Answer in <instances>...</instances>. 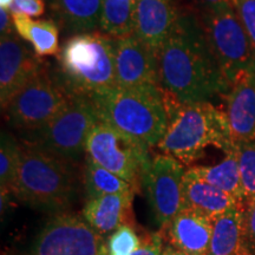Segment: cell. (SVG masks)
I'll use <instances>...</instances> for the list:
<instances>
[{
    "instance_id": "obj_30",
    "label": "cell",
    "mask_w": 255,
    "mask_h": 255,
    "mask_svg": "<svg viewBox=\"0 0 255 255\" xmlns=\"http://www.w3.org/2000/svg\"><path fill=\"white\" fill-rule=\"evenodd\" d=\"M163 253V240L161 234L154 233L142 240L141 246L131 255H162Z\"/></svg>"
},
{
    "instance_id": "obj_36",
    "label": "cell",
    "mask_w": 255,
    "mask_h": 255,
    "mask_svg": "<svg viewBox=\"0 0 255 255\" xmlns=\"http://www.w3.org/2000/svg\"><path fill=\"white\" fill-rule=\"evenodd\" d=\"M241 255H253V254H252L251 251H248V252H246V253H244V254H241Z\"/></svg>"
},
{
    "instance_id": "obj_19",
    "label": "cell",
    "mask_w": 255,
    "mask_h": 255,
    "mask_svg": "<svg viewBox=\"0 0 255 255\" xmlns=\"http://www.w3.org/2000/svg\"><path fill=\"white\" fill-rule=\"evenodd\" d=\"M133 193L111 194L87 201L82 215L96 233L107 237L126 221L131 208Z\"/></svg>"
},
{
    "instance_id": "obj_6",
    "label": "cell",
    "mask_w": 255,
    "mask_h": 255,
    "mask_svg": "<svg viewBox=\"0 0 255 255\" xmlns=\"http://www.w3.org/2000/svg\"><path fill=\"white\" fill-rule=\"evenodd\" d=\"M195 9L231 90L242 75L255 70V46L242 26L232 1Z\"/></svg>"
},
{
    "instance_id": "obj_34",
    "label": "cell",
    "mask_w": 255,
    "mask_h": 255,
    "mask_svg": "<svg viewBox=\"0 0 255 255\" xmlns=\"http://www.w3.org/2000/svg\"><path fill=\"white\" fill-rule=\"evenodd\" d=\"M162 255H190V254H188L183 251L177 250V248L173 247L171 245H168V246L163 250V253H162Z\"/></svg>"
},
{
    "instance_id": "obj_25",
    "label": "cell",
    "mask_w": 255,
    "mask_h": 255,
    "mask_svg": "<svg viewBox=\"0 0 255 255\" xmlns=\"http://www.w3.org/2000/svg\"><path fill=\"white\" fill-rule=\"evenodd\" d=\"M20 165V144L7 131L1 132L0 141V189L1 197L13 193Z\"/></svg>"
},
{
    "instance_id": "obj_4",
    "label": "cell",
    "mask_w": 255,
    "mask_h": 255,
    "mask_svg": "<svg viewBox=\"0 0 255 255\" xmlns=\"http://www.w3.org/2000/svg\"><path fill=\"white\" fill-rule=\"evenodd\" d=\"M57 60L55 73L69 95L90 96L117 87L114 38L102 32L69 38Z\"/></svg>"
},
{
    "instance_id": "obj_1",
    "label": "cell",
    "mask_w": 255,
    "mask_h": 255,
    "mask_svg": "<svg viewBox=\"0 0 255 255\" xmlns=\"http://www.w3.org/2000/svg\"><path fill=\"white\" fill-rule=\"evenodd\" d=\"M161 89L182 103L226 96L228 84L196 9L181 11L158 56Z\"/></svg>"
},
{
    "instance_id": "obj_2",
    "label": "cell",
    "mask_w": 255,
    "mask_h": 255,
    "mask_svg": "<svg viewBox=\"0 0 255 255\" xmlns=\"http://www.w3.org/2000/svg\"><path fill=\"white\" fill-rule=\"evenodd\" d=\"M162 92L168 126L157 148L163 154L188 165L202 157L209 146L225 154L234 149L225 111L210 102L182 103L163 90Z\"/></svg>"
},
{
    "instance_id": "obj_27",
    "label": "cell",
    "mask_w": 255,
    "mask_h": 255,
    "mask_svg": "<svg viewBox=\"0 0 255 255\" xmlns=\"http://www.w3.org/2000/svg\"><path fill=\"white\" fill-rule=\"evenodd\" d=\"M141 242L135 229L123 223L107 239L108 255H131L141 246Z\"/></svg>"
},
{
    "instance_id": "obj_13",
    "label": "cell",
    "mask_w": 255,
    "mask_h": 255,
    "mask_svg": "<svg viewBox=\"0 0 255 255\" xmlns=\"http://www.w3.org/2000/svg\"><path fill=\"white\" fill-rule=\"evenodd\" d=\"M23 40L17 32L0 38V103L2 111L44 66L40 57Z\"/></svg>"
},
{
    "instance_id": "obj_21",
    "label": "cell",
    "mask_w": 255,
    "mask_h": 255,
    "mask_svg": "<svg viewBox=\"0 0 255 255\" xmlns=\"http://www.w3.org/2000/svg\"><path fill=\"white\" fill-rule=\"evenodd\" d=\"M188 169L201 180L219 188L220 190L229 194L239 202L246 206L235 146L233 150L225 154V158L219 164L193 165Z\"/></svg>"
},
{
    "instance_id": "obj_24",
    "label": "cell",
    "mask_w": 255,
    "mask_h": 255,
    "mask_svg": "<svg viewBox=\"0 0 255 255\" xmlns=\"http://www.w3.org/2000/svg\"><path fill=\"white\" fill-rule=\"evenodd\" d=\"M84 184L88 200L111 194L133 193V187L129 182L89 157L85 158Z\"/></svg>"
},
{
    "instance_id": "obj_32",
    "label": "cell",
    "mask_w": 255,
    "mask_h": 255,
    "mask_svg": "<svg viewBox=\"0 0 255 255\" xmlns=\"http://www.w3.org/2000/svg\"><path fill=\"white\" fill-rule=\"evenodd\" d=\"M15 33L13 15L9 9L0 8V36L5 37Z\"/></svg>"
},
{
    "instance_id": "obj_17",
    "label": "cell",
    "mask_w": 255,
    "mask_h": 255,
    "mask_svg": "<svg viewBox=\"0 0 255 255\" xmlns=\"http://www.w3.org/2000/svg\"><path fill=\"white\" fill-rule=\"evenodd\" d=\"M245 207H232L214 220L209 255H241L251 251Z\"/></svg>"
},
{
    "instance_id": "obj_8",
    "label": "cell",
    "mask_w": 255,
    "mask_h": 255,
    "mask_svg": "<svg viewBox=\"0 0 255 255\" xmlns=\"http://www.w3.org/2000/svg\"><path fill=\"white\" fill-rule=\"evenodd\" d=\"M70 97L71 95L60 84L55 71L44 65L4 111L12 127L33 132L55 119L69 103Z\"/></svg>"
},
{
    "instance_id": "obj_23",
    "label": "cell",
    "mask_w": 255,
    "mask_h": 255,
    "mask_svg": "<svg viewBox=\"0 0 255 255\" xmlns=\"http://www.w3.org/2000/svg\"><path fill=\"white\" fill-rule=\"evenodd\" d=\"M136 0H103L100 32L111 38H122L135 31Z\"/></svg>"
},
{
    "instance_id": "obj_7",
    "label": "cell",
    "mask_w": 255,
    "mask_h": 255,
    "mask_svg": "<svg viewBox=\"0 0 255 255\" xmlns=\"http://www.w3.org/2000/svg\"><path fill=\"white\" fill-rule=\"evenodd\" d=\"M98 121L89 96L71 95L69 103L55 119L30 132L32 138L27 142L73 163L85 152L89 132Z\"/></svg>"
},
{
    "instance_id": "obj_33",
    "label": "cell",
    "mask_w": 255,
    "mask_h": 255,
    "mask_svg": "<svg viewBox=\"0 0 255 255\" xmlns=\"http://www.w3.org/2000/svg\"><path fill=\"white\" fill-rule=\"evenodd\" d=\"M197 7L196 8H203L209 7V6H216L225 4V2H231V0H195Z\"/></svg>"
},
{
    "instance_id": "obj_10",
    "label": "cell",
    "mask_w": 255,
    "mask_h": 255,
    "mask_svg": "<svg viewBox=\"0 0 255 255\" xmlns=\"http://www.w3.org/2000/svg\"><path fill=\"white\" fill-rule=\"evenodd\" d=\"M32 255H108L107 240L84 218L59 214L49 220L38 234Z\"/></svg>"
},
{
    "instance_id": "obj_5",
    "label": "cell",
    "mask_w": 255,
    "mask_h": 255,
    "mask_svg": "<svg viewBox=\"0 0 255 255\" xmlns=\"http://www.w3.org/2000/svg\"><path fill=\"white\" fill-rule=\"evenodd\" d=\"M75 190L72 162L57 157L39 146L20 143V165L13 194L27 205L59 209Z\"/></svg>"
},
{
    "instance_id": "obj_28",
    "label": "cell",
    "mask_w": 255,
    "mask_h": 255,
    "mask_svg": "<svg viewBox=\"0 0 255 255\" xmlns=\"http://www.w3.org/2000/svg\"><path fill=\"white\" fill-rule=\"evenodd\" d=\"M242 26L255 46V0H231Z\"/></svg>"
},
{
    "instance_id": "obj_3",
    "label": "cell",
    "mask_w": 255,
    "mask_h": 255,
    "mask_svg": "<svg viewBox=\"0 0 255 255\" xmlns=\"http://www.w3.org/2000/svg\"><path fill=\"white\" fill-rule=\"evenodd\" d=\"M101 122L109 124L142 144L157 146L168 126L161 88L114 87L89 96Z\"/></svg>"
},
{
    "instance_id": "obj_20",
    "label": "cell",
    "mask_w": 255,
    "mask_h": 255,
    "mask_svg": "<svg viewBox=\"0 0 255 255\" xmlns=\"http://www.w3.org/2000/svg\"><path fill=\"white\" fill-rule=\"evenodd\" d=\"M59 27L70 33H88L100 26L103 0H46Z\"/></svg>"
},
{
    "instance_id": "obj_9",
    "label": "cell",
    "mask_w": 255,
    "mask_h": 255,
    "mask_svg": "<svg viewBox=\"0 0 255 255\" xmlns=\"http://www.w3.org/2000/svg\"><path fill=\"white\" fill-rule=\"evenodd\" d=\"M85 154L133 188L142 182L143 170L150 159L148 146L101 121L89 132Z\"/></svg>"
},
{
    "instance_id": "obj_12",
    "label": "cell",
    "mask_w": 255,
    "mask_h": 255,
    "mask_svg": "<svg viewBox=\"0 0 255 255\" xmlns=\"http://www.w3.org/2000/svg\"><path fill=\"white\" fill-rule=\"evenodd\" d=\"M117 87L161 88L158 56L135 34L114 38Z\"/></svg>"
},
{
    "instance_id": "obj_15",
    "label": "cell",
    "mask_w": 255,
    "mask_h": 255,
    "mask_svg": "<svg viewBox=\"0 0 255 255\" xmlns=\"http://www.w3.org/2000/svg\"><path fill=\"white\" fill-rule=\"evenodd\" d=\"M225 113L234 143L255 139V70L232 85L226 95Z\"/></svg>"
},
{
    "instance_id": "obj_22",
    "label": "cell",
    "mask_w": 255,
    "mask_h": 255,
    "mask_svg": "<svg viewBox=\"0 0 255 255\" xmlns=\"http://www.w3.org/2000/svg\"><path fill=\"white\" fill-rule=\"evenodd\" d=\"M15 32L32 45L38 57L59 53V26L55 20H33L25 14H12Z\"/></svg>"
},
{
    "instance_id": "obj_18",
    "label": "cell",
    "mask_w": 255,
    "mask_h": 255,
    "mask_svg": "<svg viewBox=\"0 0 255 255\" xmlns=\"http://www.w3.org/2000/svg\"><path fill=\"white\" fill-rule=\"evenodd\" d=\"M237 205L244 203L201 180L189 169H186L182 183V207L195 209L212 220H215Z\"/></svg>"
},
{
    "instance_id": "obj_29",
    "label": "cell",
    "mask_w": 255,
    "mask_h": 255,
    "mask_svg": "<svg viewBox=\"0 0 255 255\" xmlns=\"http://www.w3.org/2000/svg\"><path fill=\"white\" fill-rule=\"evenodd\" d=\"M9 12L27 17H40L45 12V0H13Z\"/></svg>"
},
{
    "instance_id": "obj_16",
    "label": "cell",
    "mask_w": 255,
    "mask_h": 255,
    "mask_svg": "<svg viewBox=\"0 0 255 255\" xmlns=\"http://www.w3.org/2000/svg\"><path fill=\"white\" fill-rule=\"evenodd\" d=\"M213 223L202 213L182 207L167 227L169 245L190 255H209Z\"/></svg>"
},
{
    "instance_id": "obj_31",
    "label": "cell",
    "mask_w": 255,
    "mask_h": 255,
    "mask_svg": "<svg viewBox=\"0 0 255 255\" xmlns=\"http://www.w3.org/2000/svg\"><path fill=\"white\" fill-rule=\"evenodd\" d=\"M246 227L250 246L255 248V197L248 201L246 207Z\"/></svg>"
},
{
    "instance_id": "obj_11",
    "label": "cell",
    "mask_w": 255,
    "mask_h": 255,
    "mask_svg": "<svg viewBox=\"0 0 255 255\" xmlns=\"http://www.w3.org/2000/svg\"><path fill=\"white\" fill-rule=\"evenodd\" d=\"M184 164L165 154L152 156L142 175L155 221L167 228L182 208Z\"/></svg>"
},
{
    "instance_id": "obj_26",
    "label": "cell",
    "mask_w": 255,
    "mask_h": 255,
    "mask_svg": "<svg viewBox=\"0 0 255 255\" xmlns=\"http://www.w3.org/2000/svg\"><path fill=\"white\" fill-rule=\"evenodd\" d=\"M246 205L255 197V139L234 143Z\"/></svg>"
},
{
    "instance_id": "obj_35",
    "label": "cell",
    "mask_w": 255,
    "mask_h": 255,
    "mask_svg": "<svg viewBox=\"0 0 255 255\" xmlns=\"http://www.w3.org/2000/svg\"><path fill=\"white\" fill-rule=\"evenodd\" d=\"M12 1H13V0H0V7L9 9L12 5Z\"/></svg>"
},
{
    "instance_id": "obj_14",
    "label": "cell",
    "mask_w": 255,
    "mask_h": 255,
    "mask_svg": "<svg viewBox=\"0 0 255 255\" xmlns=\"http://www.w3.org/2000/svg\"><path fill=\"white\" fill-rule=\"evenodd\" d=\"M180 12L175 0H136L133 34L159 56Z\"/></svg>"
}]
</instances>
